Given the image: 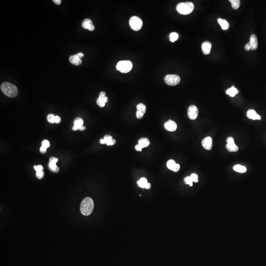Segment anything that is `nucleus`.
<instances>
[{
	"mask_svg": "<svg viewBox=\"0 0 266 266\" xmlns=\"http://www.w3.org/2000/svg\"><path fill=\"white\" fill-rule=\"evenodd\" d=\"M194 9V5L191 2H183L179 4L176 6V10L182 15H187L191 14Z\"/></svg>",
	"mask_w": 266,
	"mask_h": 266,
	"instance_id": "obj_3",
	"label": "nucleus"
},
{
	"mask_svg": "<svg viewBox=\"0 0 266 266\" xmlns=\"http://www.w3.org/2000/svg\"><path fill=\"white\" fill-rule=\"evenodd\" d=\"M82 27L84 29H88L90 31L95 30V26H94L93 22L90 19H85L82 23Z\"/></svg>",
	"mask_w": 266,
	"mask_h": 266,
	"instance_id": "obj_12",
	"label": "nucleus"
},
{
	"mask_svg": "<svg viewBox=\"0 0 266 266\" xmlns=\"http://www.w3.org/2000/svg\"><path fill=\"white\" fill-rule=\"evenodd\" d=\"M85 129L86 127H85V126L83 125V126H81V127L79 129V130H80V131H84V130H85Z\"/></svg>",
	"mask_w": 266,
	"mask_h": 266,
	"instance_id": "obj_44",
	"label": "nucleus"
},
{
	"mask_svg": "<svg viewBox=\"0 0 266 266\" xmlns=\"http://www.w3.org/2000/svg\"><path fill=\"white\" fill-rule=\"evenodd\" d=\"M202 51L203 52V54L208 55L210 54L211 50V43L208 41H205L202 44Z\"/></svg>",
	"mask_w": 266,
	"mask_h": 266,
	"instance_id": "obj_16",
	"label": "nucleus"
},
{
	"mask_svg": "<svg viewBox=\"0 0 266 266\" xmlns=\"http://www.w3.org/2000/svg\"><path fill=\"white\" fill-rule=\"evenodd\" d=\"M55 116L53 114H49V115H48V117H47L48 121L51 124L54 123H55Z\"/></svg>",
	"mask_w": 266,
	"mask_h": 266,
	"instance_id": "obj_29",
	"label": "nucleus"
},
{
	"mask_svg": "<svg viewBox=\"0 0 266 266\" xmlns=\"http://www.w3.org/2000/svg\"><path fill=\"white\" fill-rule=\"evenodd\" d=\"M104 140L107 145H113L116 143L115 140L112 139V137L110 136V135L105 136L104 138Z\"/></svg>",
	"mask_w": 266,
	"mask_h": 266,
	"instance_id": "obj_22",
	"label": "nucleus"
},
{
	"mask_svg": "<svg viewBox=\"0 0 266 266\" xmlns=\"http://www.w3.org/2000/svg\"><path fill=\"white\" fill-rule=\"evenodd\" d=\"M248 43H249V46H250V48L251 50H255L257 49V48H258V40H257V36L255 35L252 34V35H251L250 38V41H249Z\"/></svg>",
	"mask_w": 266,
	"mask_h": 266,
	"instance_id": "obj_11",
	"label": "nucleus"
},
{
	"mask_svg": "<svg viewBox=\"0 0 266 266\" xmlns=\"http://www.w3.org/2000/svg\"><path fill=\"white\" fill-rule=\"evenodd\" d=\"M129 24L130 27L134 31H139L142 28V20L138 16H135L132 17L129 20Z\"/></svg>",
	"mask_w": 266,
	"mask_h": 266,
	"instance_id": "obj_5",
	"label": "nucleus"
},
{
	"mask_svg": "<svg viewBox=\"0 0 266 266\" xmlns=\"http://www.w3.org/2000/svg\"><path fill=\"white\" fill-rule=\"evenodd\" d=\"M107 102L108 98L107 97H105L104 98H101L99 97L98 99L97 100L96 102L98 106H99L100 107H105L106 102Z\"/></svg>",
	"mask_w": 266,
	"mask_h": 266,
	"instance_id": "obj_19",
	"label": "nucleus"
},
{
	"mask_svg": "<svg viewBox=\"0 0 266 266\" xmlns=\"http://www.w3.org/2000/svg\"><path fill=\"white\" fill-rule=\"evenodd\" d=\"M245 50L248 51L250 50V49H251L250 46H249V44L248 43H247V44H245Z\"/></svg>",
	"mask_w": 266,
	"mask_h": 266,
	"instance_id": "obj_39",
	"label": "nucleus"
},
{
	"mask_svg": "<svg viewBox=\"0 0 266 266\" xmlns=\"http://www.w3.org/2000/svg\"><path fill=\"white\" fill-rule=\"evenodd\" d=\"M44 173L43 171L36 172V176L39 179H41L44 176Z\"/></svg>",
	"mask_w": 266,
	"mask_h": 266,
	"instance_id": "obj_33",
	"label": "nucleus"
},
{
	"mask_svg": "<svg viewBox=\"0 0 266 266\" xmlns=\"http://www.w3.org/2000/svg\"><path fill=\"white\" fill-rule=\"evenodd\" d=\"M226 93V94L229 95L231 97H234L239 93V91L237 89L235 88L234 86H232L230 88L227 90Z\"/></svg>",
	"mask_w": 266,
	"mask_h": 266,
	"instance_id": "obj_20",
	"label": "nucleus"
},
{
	"mask_svg": "<svg viewBox=\"0 0 266 266\" xmlns=\"http://www.w3.org/2000/svg\"><path fill=\"white\" fill-rule=\"evenodd\" d=\"M164 81L168 85L176 86L180 83L181 78L176 75H168L165 77Z\"/></svg>",
	"mask_w": 266,
	"mask_h": 266,
	"instance_id": "obj_6",
	"label": "nucleus"
},
{
	"mask_svg": "<svg viewBox=\"0 0 266 266\" xmlns=\"http://www.w3.org/2000/svg\"><path fill=\"white\" fill-rule=\"evenodd\" d=\"M199 113V110L197 107L194 105H191L188 107V117L190 119L195 120L197 118Z\"/></svg>",
	"mask_w": 266,
	"mask_h": 266,
	"instance_id": "obj_7",
	"label": "nucleus"
},
{
	"mask_svg": "<svg viewBox=\"0 0 266 266\" xmlns=\"http://www.w3.org/2000/svg\"><path fill=\"white\" fill-rule=\"evenodd\" d=\"M176 165V162L173 160H170L167 163V166L168 168L172 171H173V169L174 168Z\"/></svg>",
	"mask_w": 266,
	"mask_h": 266,
	"instance_id": "obj_27",
	"label": "nucleus"
},
{
	"mask_svg": "<svg viewBox=\"0 0 266 266\" xmlns=\"http://www.w3.org/2000/svg\"><path fill=\"white\" fill-rule=\"evenodd\" d=\"M184 182L187 184H189L190 186H193V181L191 179L190 176H187L185 179H184Z\"/></svg>",
	"mask_w": 266,
	"mask_h": 266,
	"instance_id": "obj_30",
	"label": "nucleus"
},
{
	"mask_svg": "<svg viewBox=\"0 0 266 266\" xmlns=\"http://www.w3.org/2000/svg\"><path fill=\"white\" fill-rule=\"evenodd\" d=\"M202 144L204 149H206V150H211L212 148V144H213L212 138L210 137H208L205 138L202 141Z\"/></svg>",
	"mask_w": 266,
	"mask_h": 266,
	"instance_id": "obj_13",
	"label": "nucleus"
},
{
	"mask_svg": "<svg viewBox=\"0 0 266 266\" xmlns=\"http://www.w3.org/2000/svg\"><path fill=\"white\" fill-rule=\"evenodd\" d=\"M77 56H78V57H80V59L83 58L84 56V54L83 53H81V52H80V53L77 54Z\"/></svg>",
	"mask_w": 266,
	"mask_h": 266,
	"instance_id": "obj_41",
	"label": "nucleus"
},
{
	"mask_svg": "<svg viewBox=\"0 0 266 266\" xmlns=\"http://www.w3.org/2000/svg\"><path fill=\"white\" fill-rule=\"evenodd\" d=\"M142 147H141V145H139V144H137V145L135 146V149L138 151H141L142 150Z\"/></svg>",
	"mask_w": 266,
	"mask_h": 266,
	"instance_id": "obj_38",
	"label": "nucleus"
},
{
	"mask_svg": "<svg viewBox=\"0 0 266 266\" xmlns=\"http://www.w3.org/2000/svg\"><path fill=\"white\" fill-rule=\"evenodd\" d=\"M150 187H151V184L150 183H148L146 185V186H145V189H150Z\"/></svg>",
	"mask_w": 266,
	"mask_h": 266,
	"instance_id": "obj_43",
	"label": "nucleus"
},
{
	"mask_svg": "<svg viewBox=\"0 0 266 266\" xmlns=\"http://www.w3.org/2000/svg\"><path fill=\"white\" fill-rule=\"evenodd\" d=\"M1 89L5 95L10 98L16 97L18 94L17 87L8 82L3 83L1 85Z\"/></svg>",
	"mask_w": 266,
	"mask_h": 266,
	"instance_id": "obj_1",
	"label": "nucleus"
},
{
	"mask_svg": "<svg viewBox=\"0 0 266 266\" xmlns=\"http://www.w3.org/2000/svg\"><path fill=\"white\" fill-rule=\"evenodd\" d=\"M53 1L57 5H60V4L61 3V0H54Z\"/></svg>",
	"mask_w": 266,
	"mask_h": 266,
	"instance_id": "obj_42",
	"label": "nucleus"
},
{
	"mask_svg": "<svg viewBox=\"0 0 266 266\" xmlns=\"http://www.w3.org/2000/svg\"><path fill=\"white\" fill-rule=\"evenodd\" d=\"M58 158L51 157L49 159L48 169L50 171L53 173H57L59 171V167L56 165V163L58 162Z\"/></svg>",
	"mask_w": 266,
	"mask_h": 266,
	"instance_id": "obj_9",
	"label": "nucleus"
},
{
	"mask_svg": "<svg viewBox=\"0 0 266 266\" xmlns=\"http://www.w3.org/2000/svg\"><path fill=\"white\" fill-rule=\"evenodd\" d=\"M61 118H60V116L56 115L55 117V123L57 124H59L61 122Z\"/></svg>",
	"mask_w": 266,
	"mask_h": 266,
	"instance_id": "obj_35",
	"label": "nucleus"
},
{
	"mask_svg": "<svg viewBox=\"0 0 266 266\" xmlns=\"http://www.w3.org/2000/svg\"><path fill=\"white\" fill-rule=\"evenodd\" d=\"M34 169L36 170V172L43 171V167L41 165L35 166Z\"/></svg>",
	"mask_w": 266,
	"mask_h": 266,
	"instance_id": "obj_34",
	"label": "nucleus"
},
{
	"mask_svg": "<svg viewBox=\"0 0 266 266\" xmlns=\"http://www.w3.org/2000/svg\"><path fill=\"white\" fill-rule=\"evenodd\" d=\"M72 129H73V131H77V130H78V129L77 128V127H75V126H74L72 127Z\"/></svg>",
	"mask_w": 266,
	"mask_h": 266,
	"instance_id": "obj_46",
	"label": "nucleus"
},
{
	"mask_svg": "<svg viewBox=\"0 0 266 266\" xmlns=\"http://www.w3.org/2000/svg\"><path fill=\"white\" fill-rule=\"evenodd\" d=\"M177 124L174 121L172 120H169L164 124L165 128L170 132H174L177 129Z\"/></svg>",
	"mask_w": 266,
	"mask_h": 266,
	"instance_id": "obj_14",
	"label": "nucleus"
},
{
	"mask_svg": "<svg viewBox=\"0 0 266 266\" xmlns=\"http://www.w3.org/2000/svg\"><path fill=\"white\" fill-rule=\"evenodd\" d=\"M46 151H47V149L45 147H43L41 146L40 148V152H41V153L43 154H44V153H46Z\"/></svg>",
	"mask_w": 266,
	"mask_h": 266,
	"instance_id": "obj_37",
	"label": "nucleus"
},
{
	"mask_svg": "<svg viewBox=\"0 0 266 266\" xmlns=\"http://www.w3.org/2000/svg\"><path fill=\"white\" fill-rule=\"evenodd\" d=\"M217 22L221 27L222 29L224 30H226L227 29H229V24L227 20L223 19L218 18L217 20Z\"/></svg>",
	"mask_w": 266,
	"mask_h": 266,
	"instance_id": "obj_18",
	"label": "nucleus"
},
{
	"mask_svg": "<svg viewBox=\"0 0 266 266\" xmlns=\"http://www.w3.org/2000/svg\"><path fill=\"white\" fill-rule=\"evenodd\" d=\"M233 169L234 171L238 173H244L246 171V167L240 165H236L234 166Z\"/></svg>",
	"mask_w": 266,
	"mask_h": 266,
	"instance_id": "obj_24",
	"label": "nucleus"
},
{
	"mask_svg": "<svg viewBox=\"0 0 266 266\" xmlns=\"http://www.w3.org/2000/svg\"><path fill=\"white\" fill-rule=\"evenodd\" d=\"M69 61L72 64L74 65L75 66H79L82 63L81 59L80 57H78L77 54L70 56L69 58Z\"/></svg>",
	"mask_w": 266,
	"mask_h": 266,
	"instance_id": "obj_17",
	"label": "nucleus"
},
{
	"mask_svg": "<svg viewBox=\"0 0 266 266\" xmlns=\"http://www.w3.org/2000/svg\"><path fill=\"white\" fill-rule=\"evenodd\" d=\"M116 69L122 73H127L131 70L133 64L129 60H123L118 62L116 65Z\"/></svg>",
	"mask_w": 266,
	"mask_h": 266,
	"instance_id": "obj_4",
	"label": "nucleus"
},
{
	"mask_svg": "<svg viewBox=\"0 0 266 266\" xmlns=\"http://www.w3.org/2000/svg\"><path fill=\"white\" fill-rule=\"evenodd\" d=\"M41 144H42L41 146L45 147L46 149H48L50 147V142H49V141H48V140H46V139H44L41 142Z\"/></svg>",
	"mask_w": 266,
	"mask_h": 266,
	"instance_id": "obj_32",
	"label": "nucleus"
},
{
	"mask_svg": "<svg viewBox=\"0 0 266 266\" xmlns=\"http://www.w3.org/2000/svg\"><path fill=\"white\" fill-rule=\"evenodd\" d=\"M100 97H101V98H104L105 97H106V93L104 92V91H102L99 94Z\"/></svg>",
	"mask_w": 266,
	"mask_h": 266,
	"instance_id": "obj_40",
	"label": "nucleus"
},
{
	"mask_svg": "<svg viewBox=\"0 0 266 266\" xmlns=\"http://www.w3.org/2000/svg\"><path fill=\"white\" fill-rule=\"evenodd\" d=\"M94 203L91 198L87 197L83 200L80 204V210L81 213L84 216L90 215L93 211Z\"/></svg>",
	"mask_w": 266,
	"mask_h": 266,
	"instance_id": "obj_2",
	"label": "nucleus"
},
{
	"mask_svg": "<svg viewBox=\"0 0 266 266\" xmlns=\"http://www.w3.org/2000/svg\"><path fill=\"white\" fill-rule=\"evenodd\" d=\"M229 2L232 4V6L233 9H238L240 6V0H230Z\"/></svg>",
	"mask_w": 266,
	"mask_h": 266,
	"instance_id": "obj_26",
	"label": "nucleus"
},
{
	"mask_svg": "<svg viewBox=\"0 0 266 266\" xmlns=\"http://www.w3.org/2000/svg\"><path fill=\"white\" fill-rule=\"evenodd\" d=\"M179 38V35L176 33H171L170 34V39L171 42H174Z\"/></svg>",
	"mask_w": 266,
	"mask_h": 266,
	"instance_id": "obj_28",
	"label": "nucleus"
},
{
	"mask_svg": "<svg viewBox=\"0 0 266 266\" xmlns=\"http://www.w3.org/2000/svg\"><path fill=\"white\" fill-rule=\"evenodd\" d=\"M138 144L141 145L142 148H145L147 147H149L150 142L149 141L148 139L146 138H142L139 139L138 142Z\"/></svg>",
	"mask_w": 266,
	"mask_h": 266,
	"instance_id": "obj_21",
	"label": "nucleus"
},
{
	"mask_svg": "<svg viewBox=\"0 0 266 266\" xmlns=\"http://www.w3.org/2000/svg\"><path fill=\"white\" fill-rule=\"evenodd\" d=\"M227 142L226 148L229 151L237 152L239 150V147L235 143L234 138L228 137L227 139Z\"/></svg>",
	"mask_w": 266,
	"mask_h": 266,
	"instance_id": "obj_8",
	"label": "nucleus"
},
{
	"mask_svg": "<svg viewBox=\"0 0 266 266\" xmlns=\"http://www.w3.org/2000/svg\"><path fill=\"white\" fill-rule=\"evenodd\" d=\"M180 165H179V164H176L175 167H174V168L173 169V171H174V172H177V171H179V170H180Z\"/></svg>",
	"mask_w": 266,
	"mask_h": 266,
	"instance_id": "obj_36",
	"label": "nucleus"
},
{
	"mask_svg": "<svg viewBox=\"0 0 266 266\" xmlns=\"http://www.w3.org/2000/svg\"><path fill=\"white\" fill-rule=\"evenodd\" d=\"M100 143L101 144H106V142H105L104 139H100Z\"/></svg>",
	"mask_w": 266,
	"mask_h": 266,
	"instance_id": "obj_45",
	"label": "nucleus"
},
{
	"mask_svg": "<svg viewBox=\"0 0 266 266\" xmlns=\"http://www.w3.org/2000/svg\"><path fill=\"white\" fill-rule=\"evenodd\" d=\"M191 179L193 181V182H198V176L196 174H192L190 176Z\"/></svg>",
	"mask_w": 266,
	"mask_h": 266,
	"instance_id": "obj_31",
	"label": "nucleus"
},
{
	"mask_svg": "<svg viewBox=\"0 0 266 266\" xmlns=\"http://www.w3.org/2000/svg\"><path fill=\"white\" fill-rule=\"evenodd\" d=\"M246 115H247V117L250 119H252L253 120H260L261 119V116L258 115L255 110H252V109L249 110L247 112Z\"/></svg>",
	"mask_w": 266,
	"mask_h": 266,
	"instance_id": "obj_15",
	"label": "nucleus"
},
{
	"mask_svg": "<svg viewBox=\"0 0 266 266\" xmlns=\"http://www.w3.org/2000/svg\"><path fill=\"white\" fill-rule=\"evenodd\" d=\"M137 109L136 112L137 118L138 119H141L143 117L144 115L145 114L147 110V107L141 103L137 106Z\"/></svg>",
	"mask_w": 266,
	"mask_h": 266,
	"instance_id": "obj_10",
	"label": "nucleus"
},
{
	"mask_svg": "<svg viewBox=\"0 0 266 266\" xmlns=\"http://www.w3.org/2000/svg\"><path fill=\"white\" fill-rule=\"evenodd\" d=\"M73 123H74L73 126L77 127L78 130H79V129L83 125V120L81 117H77L74 120Z\"/></svg>",
	"mask_w": 266,
	"mask_h": 266,
	"instance_id": "obj_23",
	"label": "nucleus"
},
{
	"mask_svg": "<svg viewBox=\"0 0 266 266\" xmlns=\"http://www.w3.org/2000/svg\"><path fill=\"white\" fill-rule=\"evenodd\" d=\"M148 183L147 179L144 177H142L139 181H137V184L138 186L142 188H145V186Z\"/></svg>",
	"mask_w": 266,
	"mask_h": 266,
	"instance_id": "obj_25",
	"label": "nucleus"
}]
</instances>
